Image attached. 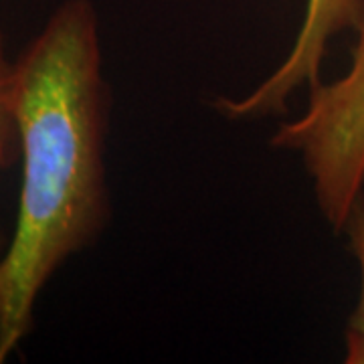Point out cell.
I'll return each instance as SVG.
<instances>
[{"label": "cell", "instance_id": "6da1fadb", "mask_svg": "<svg viewBox=\"0 0 364 364\" xmlns=\"http://www.w3.org/2000/svg\"><path fill=\"white\" fill-rule=\"evenodd\" d=\"M21 191L0 259V364L35 326L41 294L112 215L105 146L109 87L91 0H63L14 59Z\"/></svg>", "mask_w": 364, "mask_h": 364}, {"label": "cell", "instance_id": "7a4b0ae2", "mask_svg": "<svg viewBox=\"0 0 364 364\" xmlns=\"http://www.w3.org/2000/svg\"><path fill=\"white\" fill-rule=\"evenodd\" d=\"M354 31L348 69L314 85L308 105L272 136L273 148L299 156L318 208L334 231H344L364 196V16Z\"/></svg>", "mask_w": 364, "mask_h": 364}, {"label": "cell", "instance_id": "3957f363", "mask_svg": "<svg viewBox=\"0 0 364 364\" xmlns=\"http://www.w3.org/2000/svg\"><path fill=\"white\" fill-rule=\"evenodd\" d=\"M364 0H306L294 45L267 77L243 95L215 97V109L231 122H253L284 114L289 97L301 87L318 85L322 79L330 43L340 33L358 25Z\"/></svg>", "mask_w": 364, "mask_h": 364}, {"label": "cell", "instance_id": "277c9868", "mask_svg": "<svg viewBox=\"0 0 364 364\" xmlns=\"http://www.w3.org/2000/svg\"><path fill=\"white\" fill-rule=\"evenodd\" d=\"M354 259L360 269V294L344 334V363L364 364V196L354 205L344 225Z\"/></svg>", "mask_w": 364, "mask_h": 364}, {"label": "cell", "instance_id": "5b68a950", "mask_svg": "<svg viewBox=\"0 0 364 364\" xmlns=\"http://www.w3.org/2000/svg\"><path fill=\"white\" fill-rule=\"evenodd\" d=\"M13 69L4 35L0 33V174L13 166L18 158V132L14 122Z\"/></svg>", "mask_w": 364, "mask_h": 364}, {"label": "cell", "instance_id": "8992f818", "mask_svg": "<svg viewBox=\"0 0 364 364\" xmlns=\"http://www.w3.org/2000/svg\"><path fill=\"white\" fill-rule=\"evenodd\" d=\"M6 241H9V237H4V235L0 233V259H2V255H4V247H6Z\"/></svg>", "mask_w": 364, "mask_h": 364}]
</instances>
